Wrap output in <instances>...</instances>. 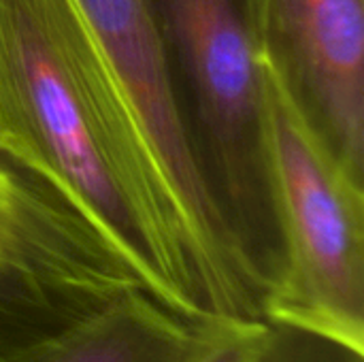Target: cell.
Returning a JSON list of instances; mask_svg holds the SVG:
<instances>
[{
    "label": "cell",
    "instance_id": "obj_1",
    "mask_svg": "<svg viewBox=\"0 0 364 362\" xmlns=\"http://www.w3.org/2000/svg\"><path fill=\"white\" fill-rule=\"evenodd\" d=\"M0 156L90 222L160 303L213 322L186 233L77 0H0Z\"/></svg>",
    "mask_w": 364,
    "mask_h": 362
},
{
    "label": "cell",
    "instance_id": "obj_2",
    "mask_svg": "<svg viewBox=\"0 0 364 362\" xmlns=\"http://www.w3.org/2000/svg\"><path fill=\"white\" fill-rule=\"evenodd\" d=\"M262 158L282 273L267 324L364 352V181L311 126L277 68L256 51Z\"/></svg>",
    "mask_w": 364,
    "mask_h": 362
},
{
    "label": "cell",
    "instance_id": "obj_3",
    "mask_svg": "<svg viewBox=\"0 0 364 362\" xmlns=\"http://www.w3.org/2000/svg\"><path fill=\"white\" fill-rule=\"evenodd\" d=\"M154 6L196 160L273 301L282 254L264 177L262 87L247 0H154Z\"/></svg>",
    "mask_w": 364,
    "mask_h": 362
},
{
    "label": "cell",
    "instance_id": "obj_4",
    "mask_svg": "<svg viewBox=\"0 0 364 362\" xmlns=\"http://www.w3.org/2000/svg\"><path fill=\"white\" fill-rule=\"evenodd\" d=\"M196 258L209 318L267 324L271 290L196 160L154 0H77Z\"/></svg>",
    "mask_w": 364,
    "mask_h": 362
},
{
    "label": "cell",
    "instance_id": "obj_5",
    "mask_svg": "<svg viewBox=\"0 0 364 362\" xmlns=\"http://www.w3.org/2000/svg\"><path fill=\"white\" fill-rule=\"evenodd\" d=\"M136 294L151 290L132 265L38 177L0 156V346L66 333Z\"/></svg>",
    "mask_w": 364,
    "mask_h": 362
},
{
    "label": "cell",
    "instance_id": "obj_6",
    "mask_svg": "<svg viewBox=\"0 0 364 362\" xmlns=\"http://www.w3.org/2000/svg\"><path fill=\"white\" fill-rule=\"evenodd\" d=\"M256 51L364 181V0H247Z\"/></svg>",
    "mask_w": 364,
    "mask_h": 362
},
{
    "label": "cell",
    "instance_id": "obj_7",
    "mask_svg": "<svg viewBox=\"0 0 364 362\" xmlns=\"http://www.w3.org/2000/svg\"><path fill=\"white\" fill-rule=\"evenodd\" d=\"M226 326L136 294L66 333L0 346V362H192Z\"/></svg>",
    "mask_w": 364,
    "mask_h": 362
},
{
    "label": "cell",
    "instance_id": "obj_8",
    "mask_svg": "<svg viewBox=\"0 0 364 362\" xmlns=\"http://www.w3.org/2000/svg\"><path fill=\"white\" fill-rule=\"evenodd\" d=\"M256 362H364V352L299 329L267 324V337Z\"/></svg>",
    "mask_w": 364,
    "mask_h": 362
},
{
    "label": "cell",
    "instance_id": "obj_9",
    "mask_svg": "<svg viewBox=\"0 0 364 362\" xmlns=\"http://www.w3.org/2000/svg\"><path fill=\"white\" fill-rule=\"evenodd\" d=\"M267 324H228L192 362H256Z\"/></svg>",
    "mask_w": 364,
    "mask_h": 362
}]
</instances>
